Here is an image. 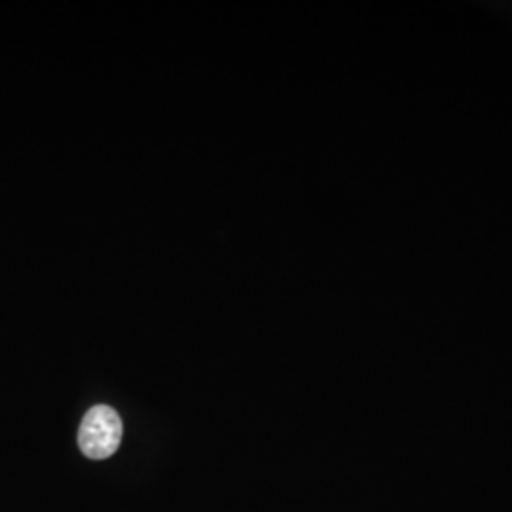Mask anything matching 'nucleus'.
Returning a JSON list of instances; mask_svg holds the SVG:
<instances>
[{
    "instance_id": "1",
    "label": "nucleus",
    "mask_w": 512,
    "mask_h": 512,
    "mask_svg": "<svg viewBox=\"0 0 512 512\" xmlns=\"http://www.w3.org/2000/svg\"><path fill=\"white\" fill-rule=\"evenodd\" d=\"M124 425L114 408L97 404L84 416L78 431V446L90 459H107L122 442Z\"/></svg>"
}]
</instances>
